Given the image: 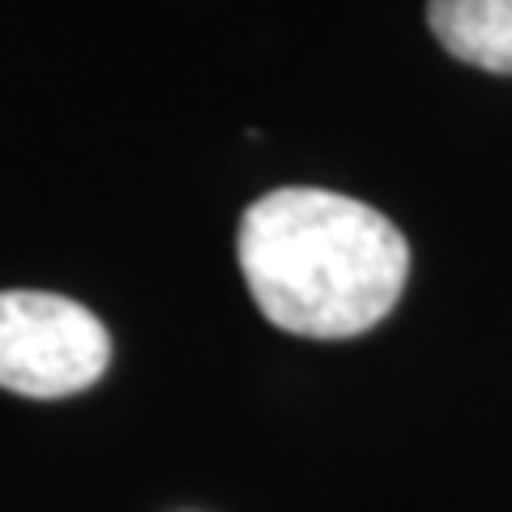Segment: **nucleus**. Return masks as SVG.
<instances>
[{"label":"nucleus","instance_id":"f257e3e1","mask_svg":"<svg viewBox=\"0 0 512 512\" xmlns=\"http://www.w3.org/2000/svg\"><path fill=\"white\" fill-rule=\"evenodd\" d=\"M235 256L269 325L316 342L376 329L410 278L406 235L372 205L329 188H274L252 201Z\"/></svg>","mask_w":512,"mask_h":512},{"label":"nucleus","instance_id":"f03ea898","mask_svg":"<svg viewBox=\"0 0 512 512\" xmlns=\"http://www.w3.org/2000/svg\"><path fill=\"white\" fill-rule=\"evenodd\" d=\"M111 363L103 320L52 291H0V389L56 402L99 384Z\"/></svg>","mask_w":512,"mask_h":512},{"label":"nucleus","instance_id":"7ed1b4c3","mask_svg":"<svg viewBox=\"0 0 512 512\" xmlns=\"http://www.w3.org/2000/svg\"><path fill=\"white\" fill-rule=\"evenodd\" d=\"M427 22L448 56L512 77V0H427Z\"/></svg>","mask_w":512,"mask_h":512}]
</instances>
